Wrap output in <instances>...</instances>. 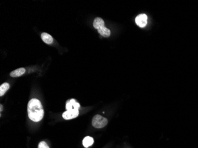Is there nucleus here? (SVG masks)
I'll return each mask as SVG.
<instances>
[{
    "instance_id": "20e7f679",
    "label": "nucleus",
    "mask_w": 198,
    "mask_h": 148,
    "mask_svg": "<svg viewBox=\"0 0 198 148\" xmlns=\"http://www.w3.org/2000/svg\"><path fill=\"white\" fill-rule=\"evenodd\" d=\"M136 24L140 27H144L147 24V16L146 14H142L138 15L135 18Z\"/></svg>"
},
{
    "instance_id": "1a4fd4ad",
    "label": "nucleus",
    "mask_w": 198,
    "mask_h": 148,
    "mask_svg": "<svg viewBox=\"0 0 198 148\" xmlns=\"http://www.w3.org/2000/svg\"><path fill=\"white\" fill-rule=\"evenodd\" d=\"M98 33L104 37H108L111 36V30L105 26L97 30Z\"/></svg>"
},
{
    "instance_id": "423d86ee",
    "label": "nucleus",
    "mask_w": 198,
    "mask_h": 148,
    "mask_svg": "<svg viewBox=\"0 0 198 148\" xmlns=\"http://www.w3.org/2000/svg\"><path fill=\"white\" fill-rule=\"evenodd\" d=\"M93 26L97 30L100 29L104 26V22L102 18L97 17L94 20Z\"/></svg>"
},
{
    "instance_id": "9b49d317",
    "label": "nucleus",
    "mask_w": 198,
    "mask_h": 148,
    "mask_svg": "<svg viewBox=\"0 0 198 148\" xmlns=\"http://www.w3.org/2000/svg\"><path fill=\"white\" fill-rule=\"evenodd\" d=\"M9 85L8 83L5 82L0 86V96L2 97L5 94L7 90H9Z\"/></svg>"
},
{
    "instance_id": "f257e3e1",
    "label": "nucleus",
    "mask_w": 198,
    "mask_h": 148,
    "mask_svg": "<svg viewBox=\"0 0 198 148\" xmlns=\"http://www.w3.org/2000/svg\"><path fill=\"white\" fill-rule=\"evenodd\" d=\"M28 116L35 122H40L44 116V110L41 101L36 98L30 100L27 105Z\"/></svg>"
},
{
    "instance_id": "f8f14e48",
    "label": "nucleus",
    "mask_w": 198,
    "mask_h": 148,
    "mask_svg": "<svg viewBox=\"0 0 198 148\" xmlns=\"http://www.w3.org/2000/svg\"><path fill=\"white\" fill-rule=\"evenodd\" d=\"M38 148H49V147L45 142L42 141L39 143Z\"/></svg>"
},
{
    "instance_id": "9d476101",
    "label": "nucleus",
    "mask_w": 198,
    "mask_h": 148,
    "mask_svg": "<svg viewBox=\"0 0 198 148\" xmlns=\"http://www.w3.org/2000/svg\"><path fill=\"white\" fill-rule=\"evenodd\" d=\"M94 143V139L93 138L90 136H86L84 138L83 141V145L85 147L87 148L89 146H92Z\"/></svg>"
},
{
    "instance_id": "39448f33",
    "label": "nucleus",
    "mask_w": 198,
    "mask_h": 148,
    "mask_svg": "<svg viewBox=\"0 0 198 148\" xmlns=\"http://www.w3.org/2000/svg\"><path fill=\"white\" fill-rule=\"evenodd\" d=\"M80 108V105L74 99H71L68 100L66 103V110H70L72 109H77L79 110Z\"/></svg>"
},
{
    "instance_id": "7ed1b4c3",
    "label": "nucleus",
    "mask_w": 198,
    "mask_h": 148,
    "mask_svg": "<svg viewBox=\"0 0 198 148\" xmlns=\"http://www.w3.org/2000/svg\"><path fill=\"white\" fill-rule=\"evenodd\" d=\"M79 114V110L77 109H72L66 110L62 114V117L65 120H71L78 117Z\"/></svg>"
},
{
    "instance_id": "ddd939ff",
    "label": "nucleus",
    "mask_w": 198,
    "mask_h": 148,
    "mask_svg": "<svg viewBox=\"0 0 198 148\" xmlns=\"http://www.w3.org/2000/svg\"><path fill=\"white\" fill-rule=\"evenodd\" d=\"M3 111V105H1V112Z\"/></svg>"
},
{
    "instance_id": "6e6552de",
    "label": "nucleus",
    "mask_w": 198,
    "mask_h": 148,
    "mask_svg": "<svg viewBox=\"0 0 198 148\" xmlns=\"http://www.w3.org/2000/svg\"><path fill=\"white\" fill-rule=\"evenodd\" d=\"M24 73H25V69L23 68H20L12 71L10 73V74H9V75H10L12 77L16 78V77L20 76L21 75H23Z\"/></svg>"
},
{
    "instance_id": "0eeeda50",
    "label": "nucleus",
    "mask_w": 198,
    "mask_h": 148,
    "mask_svg": "<svg viewBox=\"0 0 198 148\" xmlns=\"http://www.w3.org/2000/svg\"><path fill=\"white\" fill-rule=\"evenodd\" d=\"M41 38L43 40V41L47 44V45H51L53 43V37L51 36V35L49 34L48 33H43L41 34Z\"/></svg>"
},
{
    "instance_id": "f03ea898",
    "label": "nucleus",
    "mask_w": 198,
    "mask_h": 148,
    "mask_svg": "<svg viewBox=\"0 0 198 148\" xmlns=\"http://www.w3.org/2000/svg\"><path fill=\"white\" fill-rule=\"evenodd\" d=\"M108 120L105 117L100 115H96L93 117L92 120V125L93 127L100 129L107 125Z\"/></svg>"
}]
</instances>
